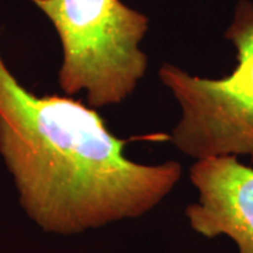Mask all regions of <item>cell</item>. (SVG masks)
<instances>
[{
	"instance_id": "3957f363",
	"label": "cell",
	"mask_w": 253,
	"mask_h": 253,
	"mask_svg": "<svg viewBox=\"0 0 253 253\" xmlns=\"http://www.w3.org/2000/svg\"><path fill=\"white\" fill-rule=\"evenodd\" d=\"M236 66L222 79L190 75L170 62L159 79L179 103L181 116L170 135L181 154L196 161L214 156H253V3L241 0L225 33Z\"/></svg>"
},
{
	"instance_id": "277c9868",
	"label": "cell",
	"mask_w": 253,
	"mask_h": 253,
	"mask_svg": "<svg viewBox=\"0 0 253 253\" xmlns=\"http://www.w3.org/2000/svg\"><path fill=\"white\" fill-rule=\"evenodd\" d=\"M199 191L197 203L186 208L190 226L206 238L225 235L239 253H253V168L236 156L199 159L190 168Z\"/></svg>"
},
{
	"instance_id": "6da1fadb",
	"label": "cell",
	"mask_w": 253,
	"mask_h": 253,
	"mask_svg": "<svg viewBox=\"0 0 253 253\" xmlns=\"http://www.w3.org/2000/svg\"><path fill=\"white\" fill-rule=\"evenodd\" d=\"M124 145L96 109L27 90L0 51V155L41 229L73 235L138 218L174 189L180 163L134 162Z\"/></svg>"
},
{
	"instance_id": "7a4b0ae2",
	"label": "cell",
	"mask_w": 253,
	"mask_h": 253,
	"mask_svg": "<svg viewBox=\"0 0 253 253\" xmlns=\"http://www.w3.org/2000/svg\"><path fill=\"white\" fill-rule=\"evenodd\" d=\"M59 36V86L84 93L93 109L116 106L132 94L148 69L141 41L148 17L120 0H31Z\"/></svg>"
}]
</instances>
